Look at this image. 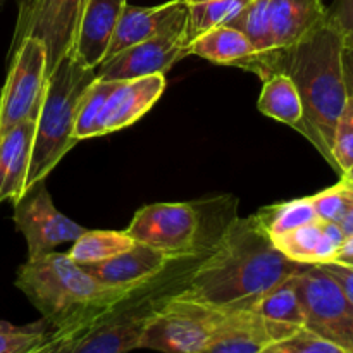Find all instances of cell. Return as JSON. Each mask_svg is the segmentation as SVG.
Masks as SVG:
<instances>
[{"instance_id":"cell-1","label":"cell","mask_w":353,"mask_h":353,"mask_svg":"<svg viewBox=\"0 0 353 353\" xmlns=\"http://www.w3.org/2000/svg\"><path fill=\"white\" fill-rule=\"evenodd\" d=\"M303 268L274 247L257 217L234 219L193 265L181 293L219 309H245Z\"/></svg>"},{"instance_id":"cell-2","label":"cell","mask_w":353,"mask_h":353,"mask_svg":"<svg viewBox=\"0 0 353 353\" xmlns=\"http://www.w3.org/2000/svg\"><path fill=\"white\" fill-rule=\"evenodd\" d=\"M341 48L343 34L324 21L299 43L255 54L240 65L262 79L274 72H285L292 78L303 107L300 133L333 168L334 128L348 100Z\"/></svg>"},{"instance_id":"cell-3","label":"cell","mask_w":353,"mask_h":353,"mask_svg":"<svg viewBox=\"0 0 353 353\" xmlns=\"http://www.w3.org/2000/svg\"><path fill=\"white\" fill-rule=\"evenodd\" d=\"M16 286L40 310L50 327L78 317L105 314L133 293L102 285L68 254L57 252L28 259L17 271Z\"/></svg>"},{"instance_id":"cell-4","label":"cell","mask_w":353,"mask_h":353,"mask_svg":"<svg viewBox=\"0 0 353 353\" xmlns=\"http://www.w3.org/2000/svg\"><path fill=\"white\" fill-rule=\"evenodd\" d=\"M95 78V69L86 68L72 54L62 59L47 76V88L34 128L26 192L43 181L78 143L74 124L79 100Z\"/></svg>"},{"instance_id":"cell-5","label":"cell","mask_w":353,"mask_h":353,"mask_svg":"<svg viewBox=\"0 0 353 353\" xmlns=\"http://www.w3.org/2000/svg\"><path fill=\"white\" fill-rule=\"evenodd\" d=\"M168 269L107 310L85 334L76 353H130L140 348V340L154 314L168 296L186 285L193 268L172 279L165 274Z\"/></svg>"},{"instance_id":"cell-6","label":"cell","mask_w":353,"mask_h":353,"mask_svg":"<svg viewBox=\"0 0 353 353\" xmlns=\"http://www.w3.org/2000/svg\"><path fill=\"white\" fill-rule=\"evenodd\" d=\"M228 309L190 299L181 290L165 299L148 323L140 348L162 353H202Z\"/></svg>"},{"instance_id":"cell-7","label":"cell","mask_w":353,"mask_h":353,"mask_svg":"<svg viewBox=\"0 0 353 353\" xmlns=\"http://www.w3.org/2000/svg\"><path fill=\"white\" fill-rule=\"evenodd\" d=\"M309 331L353 353V303L341 286L317 265L293 276Z\"/></svg>"},{"instance_id":"cell-8","label":"cell","mask_w":353,"mask_h":353,"mask_svg":"<svg viewBox=\"0 0 353 353\" xmlns=\"http://www.w3.org/2000/svg\"><path fill=\"white\" fill-rule=\"evenodd\" d=\"M47 88V50L37 38L10 48V65L0 93V137L24 121H37Z\"/></svg>"},{"instance_id":"cell-9","label":"cell","mask_w":353,"mask_h":353,"mask_svg":"<svg viewBox=\"0 0 353 353\" xmlns=\"http://www.w3.org/2000/svg\"><path fill=\"white\" fill-rule=\"evenodd\" d=\"M88 0H19L12 47L37 38L47 50V76L74 52L79 23Z\"/></svg>"},{"instance_id":"cell-10","label":"cell","mask_w":353,"mask_h":353,"mask_svg":"<svg viewBox=\"0 0 353 353\" xmlns=\"http://www.w3.org/2000/svg\"><path fill=\"white\" fill-rule=\"evenodd\" d=\"M126 233L137 243L148 245L174 259L193 257L196 255L200 214L192 203H152L134 214Z\"/></svg>"},{"instance_id":"cell-11","label":"cell","mask_w":353,"mask_h":353,"mask_svg":"<svg viewBox=\"0 0 353 353\" xmlns=\"http://www.w3.org/2000/svg\"><path fill=\"white\" fill-rule=\"evenodd\" d=\"M14 223L26 240L28 259L50 254L62 243H72L86 231L59 212L43 181L28 190L16 203Z\"/></svg>"},{"instance_id":"cell-12","label":"cell","mask_w":353,"mask_h":353,"mask_svg":"<svg viewBox=\"0 0 353 353\" xmlns=\"http://www.w3.org/2000/svg\"><path fill=\"white\" fill-rule=\"evenodd\" d=\"M186 55H190V48L185 40V26H179L105 57L95 69V74L110 81L165 74Z\"/></svg>"},{"instance_id":"cell-13","label":"cell","mask_w":353,"mask_h":353,"mask_svg":"<svg viewBox=\"0 0 353 353\" xmlns=\"http://www.w3.org/2000/svg\"><path fill=\"white\" fill-rule=\"evenodd\" d=\"M296 330L300 327L265 319L250 307L228 309L223 323L202 353H261Z\"/></svg>"},{"instance_id":"cell-14","label":"cell","mask_w":353,"mask_h":353,"mask_svg":"<svg viewBox=\"0 0 353 353\" xmlns=\"http://www.w3.org/2000/svg\"><path fill=\"white\" fill-rule=\"evenodd\" d=\"M176 261H181V259L171 257L148 245L137 243L133 248L109 261L83 265V268L102 285L134 292L159 278Z\"/></svg>"},{"instance_id":"cell-15","label":"cell","mask_w":353,"mask_h":353,"mask_svg":"<svg viewBox=\"0 0 353 353\" xmlns=\"http://www.w3.org/2000/svg\"><path fill=\"white\" fill-rule=\"evenodd\" d=\"M188 6L185 0H171L154 7L124 6L117 21L105 57L117 54L128 47L150 40L174 28L185 26Z\"/></svg>"},{"instance_id":"cell-16","label":"cell","mask_w":353,"mask_h":353,"mask_svg":"<svg viewBox=\"0 0 353 353\" xmlns=\"http://www.w3.org/2000/svg\"><path fill=\"white\" fill-rule=\"evenodd\" d=\"M165 90V74L121 79L100 116V137L124 130L143 117Z\"/></svg>"},{"instance_id":"cell-17","label":"cell","mask_w":353,"mask_h":353,"mask_svg":"<svg viewBox=\"0 0 353 353\" xmlns=\"http://www.w3.org/2000/svg\"><path fill=\"white\" fill-rule=\"evenodd\" d=\"M345 233L338 223H314L272 238L274 247L290 261L303 265H319L338 257Z\"/></svg>"},{"instance_id":"cell-18","label":"cell","mask_w":353,"mask_h":353,"mask_svg":"<svg viewBox=\"0 0 353 353\" xmlns=\"http://www.w3.org/2000/svg\"><path fill=\"white\" fill-rule=\"evenodd\" d=\"M126 0H88L79 23L74 52L81 64L97 69L105 59Z\"/></svg>"},{"instance_id":"cell-19","label":"cell","mask_w":353,"mask_h":353,"mask_svg":"<svg viewBox=\"0 0 353 353\" xmlns=\"http://www.w3.org/2000/svg\"><path fill=\"white\" fill-rule=\"evenodd\" d=\"M37 121H24L0 137V203L16 205L26 195Z\"/></svg>"},{"instance_id":"cell-20","label":"cell","mask_w":353,"mask_h":353,"mask_svg":"<svg viewBox=\"0 0 353 353\" xmlns=\"http://www.w3.org/2000/svg\"><path fill=\"white\" fill-rule=\"evenodd\" d=\"M274 48L299 43L326 21L323 0H269Z\"/></svg>"},{"instance_id":"cell-21","label":"cell","mask_w":353,"mask_h":353,"mask_svg":"<svg viewBox=\"0 0 353 353\" xmlns=\"http://www.w3.org/2000/svg\"><path fill=\"white\" fill-rule=\"evenodd\" d=\"M188 48L190 55H199L216 64L234 65V68H240L245 61L257 54L250 40L230 24L205 31L196 37Z\"/></svg>"},{"instance_id":"cell-22","label":"cell","mask_w":353,"mask_h":353,"mask_svg":"<svg viewBox=\"0 0 353 353\" xmlns=\"http://www.w3.org/2000/svg\"><path fill=\"white\" fill-rule=\"evenodd\" d=\"M257 107L264 116L278 123L288 124L296 131L302 130V100H300L295 83L285 72H274L264 79Z\"/></svg>"},{"instance_id":"cell-23","label":"cell","mask_w":353,"mask_h":353,"mask_svg":"<svg viewBox=\"0 0 353 353\" xmlns=\"http://www.w3.org/2000/svg\"><path fill=\"white\" fill-rule=\"evenodd\" d=\"M137 241L126 231H88L86 230L76 241H72L69 257L79 265L99 264L109 261L123 252L130 250Z\"/></svg>"},{"instance_id":"cell-24","label":"cell","mask_w":353,"mask_h":353,"mask_svg":"<svg viewBox=\"0 0 353 353\" xmlns=\"http://www.w3.org/2000/svg\"><path fill=\"white\" fill-rule=\"evenodd\" d=\"M255 217H257L259 224H261L262 230L268 233L271 240L288 233V231H293L296 228L317 221L310 196L264 207V209L259 210Z\"/></svg>"},{"instance_id":"cell-25","label":"cell","mask_w":353,"mask_h":353,"mask_svg":"<svg viewBox=\"0 0 353 353\" xmlns=\"http://www.w3.org/2000/svg\"><path fill=\"white\" fill-rule=\"evenodd\" d=\"M250 0H210L188 6L185 24V40L192 43L196 37L212 28L230 24Z\"/></svg>"},{"instance_id":"cell-26","label":"cell","mask_w":353,"mask_h":353,"mask_svg":"<svg viewBox=\"0 0 353 353\" xmlns=\"http://www.w3.org/2000/svg\"><path fill=\"white\" fill-rule=\"evenodd\" d=\"M250 309H254L255 312L264 316L265 319L278 321V323L292 324V326L299 327H303V324H305L302 303H300L299 293H296L293 276L285 279L283 283H279L272 290H269Z\"/></svg>"},{"instance_id":"cell-27","label":"cell","mask_w":353,"mask_h":353,"mask_svg":"<svg viewBox=\"0 0 353 353\" xmlns=\"http://www.w3.org/2000/svg\"><path fill=\"white\" fill-rule=\"evenodd\" d=\"M117 83L119 81L95 78L85 90L81 100H79L74 124V137L78 138V141L100 137V116H102L107 99L116 90Z\"/></svg>"},{"instance_id":"cell-28","label":"cell","mask_w":353,"mask_h":353,"mask_svg":"<svg viewBox=\"0 0 353 353\" xmlns=\"http://www.w3.org/2000/svg\"><path fill=\"white\" fill-rule=\"evenodd\" d=\"M230 26L241 31L254 45L257 54H264L274 48L269 19V0H250L245 9L231 21Z\"/></svg>"},{"instance_id":"cell-29","label":"cell","mask_w":353,"mask_h":353,"mask_svg":"<svg viewBox=\"0 0 353 353\" xmlns=\"http://www.w3.org/2000/svg\"><path fill=\"white\" fill-rule=\"evenodd\" d=\"M103 314L97 316H85L62 324L59 327H52L47 340L40 345L34 353H76V348L81 343L85 334L92 330L93 324L102 317Z\"/></svg>"},{"instance_id":"cell-30","label":"cell","mask_w":353,"mask_h":353,"mask_svg":"<svg viewBox=\"0 0 353 353\" xmlns=\"http://www.w3.org/2000/svg\"><path fill=\"white\" fill-rule=\"evenodd\" d=\"M52 327L47 321L0 330V353H33L47 340Z\"/></svg>"},{"instance_id":"cell-31","label":"cell","mask_w":353,"mask_h":353,"mask_svg":"<svg viewBox=\"0 0 353 353\" xmlns=\"http://www.w3.org/2000/svg\"><path fill=\"white\" fill-rule=\"evenodd\" d=\"M261 353H347L343 348L324 338L317 336L316 333L307 327H300L290 336L274 341L264 348Z\"/></svg>"},{"instance_id":"cell-32","label":"cell","mask_w":353,"mask_h":353,"mask_svg":"<svg viewBox=\"0 0 353 353\" xmlns=\"http://www.w3.org/2000/svg\"><path fill=\"white\" fill-rule=\"evenodd\" d=\"M333 162L334 169L340 174L353 165V97H348L343 112L334 128Z\"/></svg>"},{"instance_id":"cell-33","label":"cell","mask_w":353,"mask_h":353,"mask_svg":"<svg viewBox=\"0 0 353 353\" xmlns=\"http://www.w3.org/2000/svg\"><path fill=\"white\" fill-rule=\"evenodd\" d=\"M317 219L323 223H338L343 219L345 212L350 203V193H348L347 183L341 179L338 185L323 190L317 195L310 196Z\"/></svg>"},{"instance_id":"cell-34","label":"cell","mask_w":353,"mask_h":353,"mask_svg":"<svg viewBox=\"0 0 353 353\" xmlns=\"http://www.w3.org/2000/svg\"><path fill=\"white\" fill-rule=\"evenodd\" d=\"M326 21L343 37L353 33V0H334L333 6L326 9Z\"/></svg>"},{"instance_id":"cell-35","label":"cell","mask_w":353,"mask_h":353,"mask_svg":"<svg viewBox=\"0 0 353 353\" xmlns=\"http://www.w3.org/2000/svg\"><path fill=\"white\" fill-rule=\"evenodd\" d=\"M317 268H321L324 272H327V274L341 286L345 295H347L353 303V264L343 261H331L319 264Z\"/></svg>"},{"instance_id":"cell-36","label":"cell","mask_w":353,"mask_h":353,"mask_svg":"<svg viewBox=\"0 0 353 353\" xmlns=\"http://www.w3.org/2000/svg\"><path fill=\"white\" fill-rule=\"evenodd\" d=\"M341 65H343L345 85H347L348 97H353V33L343 37V48H341Z\"/></svg>"},{"instance_id":"cell-37","label":"cell","mask_w":353,"mask_h":353,"mask_svg":"<svg viewBox=\"0 0 353 353\" xmlns=\"http://www.w3.org/2000/svg\"><path fill=\"white\" fill-rule=\"evenodd\" d=\"M345 183H347L348 193H350V203H348V209H347V212H345L343 219L340 221V228L343 230L345 236H350V234H353V185L348 181H345Z\"/></svg>"},{"instance_id":"cell-38","label":"cell","mask_w":353,"mask_h":353,"mask_svg":"<svg viewBox=\"0 0 353 353\" xmlns=\"http://www.w3.org/2000/svg\"><path fill=\"white\" fill-rule=\"evenodd\" d=\"M341 179H345V181L352 183V185H353V165H352L350 169H347V171H345L343 174H341Z\"/></svg>"},{"instance_id":"cell-39","label":"cell","mask_w":353,"mask_h":353,"mask_svg":"<svg viewBox=\"0 0 353 353\" xmlns=\"http://www.w3.org/2000/svg\"><path fill=\"white\" fill-rule=\"evenodd\" d=\"M186 6H192V3H202V2H210V0H185Z\"/></svg>"},{"instance_id":"cell-40","label":"cell","mask_w":353,"mask_h":353,"mask_svg":"<svg viewBox=\"0 0 353 353\" xmlns=\"http://www.w3.org/2000/svg\"><path fill=\"white\" fill-rule=\"evenodd\" d=\"M10 326H12V324L3 323V321H0V330H7V327H10Z\"/></svg>"},{"instance_id":"cell-41","label":"cell","mask_w":353,"mask_h":353,"mask_svg":"<svg viewBox=\"0 0 353 353\" xmlns=\"http://www.w3.org/2000/svg\"><path fill=\"white\" fill-rule=\"evenodd\" d=\"M343 262H350V264H353V257H350V259H347V261H343Z\"/></svg>"},{"instance_id":"cell-42","label":"cell","mask_w":353,"mask_h":353,"mask_svg":"<svg viewBox=\"0 0 353 353\" xmlns=\"http://www.w3.org/2000/svg\"><path fill=\"white\" fill-rule=\"evenodd\" d=\"M38 348H40V347H38ZM38 348H37V350H38ZM37 350H34V352H37ZM34 352H33V353H34Z\"/></svg>"},{"instance_id":"cell-43","label":"cell","mask_w":353,"mask_h":353,"mask_svg":"<svg viewBox=\"0 0 353 353\" xmlns=\"http://www.w3.org/2000/svg\"><path fill=\"white\" fill-rule=\"evenodd\" d=\"M0 2H2V0H0Z\"/></svg>"}]
</instances>
